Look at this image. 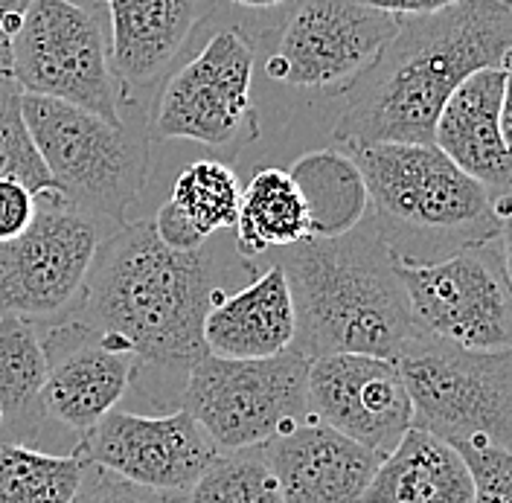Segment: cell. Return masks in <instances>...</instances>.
Instances as JSON below:
<instances>
[{
	"label": "cell",
	"mask_w": 512,
	"mask_h": 503,
	"mask_svg": "<svg viewBox=\"0 0 512 503\" xmlns=\"http://www.w3.org/2000/svg\"><path fill=\"white\" fill-rule=\"evenodd\" d=\"M486 67L512 70L507 0H460L443 12L408 15L347 91L332 137L341 149L361 143L431 146L448 96Z\"/></svg>",
	"instance_id": "6da1fadb"
},
{
	"label": "cell",
	"mask_w": 512,
	"mask_h": 503,
	"mask_svg": "<svg viewBox=\"0 0 512 503\" xmlns=\"http://www.w3.org/2000/svg\"><path fill=\"white\" fill-rule=\"evenodd\" d=\"M216 283V251H172L152 221L114 227L96 253L79 306L64 317L134 355L137 370L187 378L207 355L204 317Z\"/></svg>",
	"instance_id": "7a4b0ae2"
},
{
	"label": "cell",
	"mask_w": 512,
	"mask_h": 503,
	"mask_svg": "<svg viewBox=\"0 0 512 503\" xmlns=\"http://www.w3.org/2000/svg\"><path fill=\"white\" fill-rule=\"evenodd\" d=\"M297 332L294 349L309 361L355 352L396 361L419 335L396 253L373 216L335 239H303L283 248Z\"/></svg>",
	"instance_id": "3957f363"
},
{
	"label": "cell",
	"mask_w": 512,
	"mask_h": 503,
	"mask_svg": "<svg viewBox=\"0 0 512 503\" xmlns=\"http://www.w3.org/2000/svg\"><path fill=\"white\" fill-rule=\"evenodd\" d=\"M361 169L370 216L405 262H437L498 236L495 189L434 143H361L344 149Z\"/></svg>",
	"instance_id": "277c9868"
},
{
	"label": "cell",
	"mask_w": 512,
	"mask_h": 503,
	"mask_svg": "<svg viewBox=\"0 0 512 503\" xmlns=\"http://www.w3.org/2000/svg\"><path fill=\"white\" fill-rule=\"evenodd\" d=\"M21 111L64 201L108 227L126 224L149 178L146 134L50 96L24 94Z\"/></svg>",
	"instance_id": "5b68a950"
},
{
	"label": "cell",
	"mask_w": 512,
	"mask_h": 503,
	"mask_svg": "<svg viewBox=\"0 0 512 503\" xmlns=\"http://www.w3.org/2000/svg\"><path fill=\"white\" fill-rule=\"evenodd\" d=\"M396 367L411 396L414 428L454 448L483 440L512 451V346L466 349L419 332Z\"/></svg>",
	"instance_id": "8992f818"
},
{
	"label": "cell",
	"mask_w": 512,
	"mask_h": 503,
	"mask_svg": "<svg viewBox=\"0 0 512 503\" xmlns=\"http://www.w3.org/2000/svg\"><path fill=\"white\" fill-rule=\"evenodd\" d=\"M181 408L224 451H242L274 440L312 419L309 358L288 346L271 358L204 355L181 387Z\"/></svg>",
	"instance_id": "52a82bcc"
},
{
	"label": "cell",
	"mask_w": 512,
	"mask_h": 503,
	"mask_svg": "<svg viewBox=\"0 0 512 503\" xmlns=\"http://www.w3.org/2000/svg\"><path fill=\"white\" fill-rule=\"evenodd\" d=\"M111 230L56 189L41 192L30 227L0 242V315L24 317L38 329L62 323L79 306Z\"/></svg>",
	"instance_id": "ba28073f"
},
{
	"label": "cell",
	"mask_w": 512,
	"mask_h": 503,
	"mask_svg": "<svg viewBox=\"0 0 512 503\" xmlns=\"http://www.w3.org/2000/svg\"><path fill=\"white\" fill-rule=\"evenodd\" d=\"M12 76L24 94L50 96L126 123L105 18L70 0H32L12 32Z\"/></svg>",
	"instance_id": "9c48e42d"
},
{
	"label": "cell",
	"mask_w": 512,
	"mask_h": 503,
	"mask_svg": "<svg viewBox=\"0 0 512 503\" xmlns=\"http://www.w3.org/2000/svg\"><path fill=\"white\" fill-rule=\"evenodd\" d=\"M396 274L419 332L466 349L512 346V283L498 236L437 262L396 256Z\"/></svg>",
	"instance_id": "30bf717a"
},
{
	"label": "cell",
	"mask_w": 512,
	"mask_h": 503,
	"mask_svg": "<svg viewBox=\"0 0 512 503\" xmlns=\"http://www.w3.org/2000/svg\"><path fill=\"white\" fill-rule=\"evenodd\" d=\"M256 53L239 30L216 32L201 53L175 70L152 114V137L224 149L259 134L251 82Z\"/></svg>",
	"instance_id": "8fae6325"
},
{
	"label": "cell",
	"mask_w": 512,
	"mask_h": 503,
	"mask_svg": "<svg viewBox=\"0 0 512 503\" xmlns=\"http://www.w3.org/2000/svg\"><path fill=\"white\" fill-rule=\"evenodd\" d=\"M399 21L364 0H297L265 73L288 88L347 94L379 59Z\"/></svg>",
	"instance_id": "7c38bea8"
},
{
	"label": "cell",
	"mask_w": 512,
	"mask_h": 503,
	"mask_svg": "<svg viewBox=\"0 0 512 503\" xmlns=\"http://www.w3.org/2000/svg\"><path fill=\"white\" fill-rule=\"evenodd\" d=\"M76 454L134 486L184 495L219 448L184 408L172 413L111 410L79 437Z\"/></svg>",
	"instance_id": "4fadbf2b"
},
{
	"label": "cell",
	"mask_w": 512,
	"mask_h": 503,
	"mask_svg": "<svg viewBox=\"0 0 512 503\" xmlns=\"http://www.w3.org/2000/svg\"><path fill=\"white\" fill-rule=\"evenodd\" d=\"M309 410L332 431L390 454L414 425L411 396L396 361L335 352L309 361Z\"/></svg>",
	"instance_id": "5bb4252c"
},
{
	"label": "cell",
	"mask_w": 512,
	"mask_h": 503,
	"mask_svg": "<svg viewBox=\"0 0 512 503\" xmlns=\"http://www.w3.org/2000/svg\"><path fill=\"white\" fill-rule=\"evenodd\" d=\"M38 332L47 352L44 416L82 437L126 399L137 361L131 352L108 346L70 320Z\"/></svg>",
	"instance_id": "9a60e30c"
},
{
	"label": "cell",
	"mask_w": 512,
	"mask_h": 503,
	"mask_svg": "<svg viewBox=\"0 0 512 503\" xmlns=\"http://www.w3.org/2000/svg\"><path fill=\"white\" fill-rule=\"evenodd\" d=\"M283 503H364L382 457L315 416L262 445Z\"/></svg>",
	"instance_id": "2e32d148"
},
{
	"label": "cell",
	"mask_w": 512,
	"mask_h": 503,
	"mask_svg": "<svg viewBox=\"0 0 512 503\" xmlns=\"http://www.w3.org/2000/svg\"><path fill=\"white\" fill-rule=\"evenodd\" d=\"M207 15L204 0H105L108 50L117 82L146 88L184 53Z\"/></svg>",
	"instance_id": "e0dca14e"
},
{
	"label": "cell",
	"mask_w": 512,
	"mask_h": 503,
	"mask_svg": "<svg viewBox=\"0 0 512 503\" xmlns=\"http://www.w3.org/2000/svg\"><path fill=\"white\" fill-rule=\"evenodd\" d=\"M507 70L486 67L457 85L440 111L434 146L483 187H512V152L501 134V96Z\"/></svg>",
	"instance_id": "ac0fdd59"
},
{
	"label": "cell",
	"mask_w": 512,
	"mask_h": 503,
	"mask_svg": "<svg viewBox=\"0 0 512 503\" xmlns=\"http://www.w3.org/2000/svg\"><path fill=\"white\" fill-rule=\"evenodd\" d=\"M297 315L283 265L233 294L219 291L204 317V346L219 358H271L294 344Z\"/></svg>",
	"instance_id": "d6986e66"
},
{
	"label": "cell",
	"mask_w": 512,
	"mask_h": 503,
	"mask_svg": "<svg viewBox=\"0 0 512 503\" xmlns=\"http://www.w3.org/2000/svg\"><path fill=\"white\" fill-rule=\"evenodd\" d=\"M475 483L463 454L422 428H408L373 474L364 503H472Z\"/></svg>",
	"instance_id": "ffe728a7"
},
{
	"label": "cell",
	"mask_w": 512,
	"mask_h": 503,
	"mask_svg": "<svg viewBox=\"0 0 512 503\" xmlns=\"http://www.w3.org/2000/svg\"><path fill=\"white\" fill-rule=\"evenodd\" d=\"M288 175L303 195L309 233L315 239L344 236L370 216L364 175L344 149L309 152L294 160Z\"/></svg>",
	"instance_id": "44dd1931"
},
{
	"label": "cell",
	"mask_w": 512,
	"mask_h": 503,
	"mask_svg": "<svg viewBox=\"0 0 512 503\" xmlns=\"http://www.w3.org/2000/svg\"><path fill=\"white\" fill-rule=\"evenodd\" d=\"M47 352L38 326L18 315H0V442H27L44 416L41 393Z\"/></svg>",
	"instance_id": "7402d4cb"
},
{
	"label": "cell",
	"mask_w": 512,
	"mask_h": 503,
	"mask_svg": "<svg viewBox=\"0 0 512 503\" xmlns=\"http://www.w3.org/2000/svg\"><path fill=\"white\" fill-rule=\"evenodd\" d=\"M233 230L239 256L283 251L312 236L303 195L294 187L288 169H259L248 181V187H242Z\"/></svg>",
	"instance_id": "603a6c76"
},
{
	"label": "cell",
	"mask_w": 512,
	"mask_h": 503,
	"mask_svg": "<svg viewBox=\"0 0 512 503\" xmlns=\"http://www.w3.org/2000/svg\"><path fill=\"white\" fill-rule=\"evenodd\" d=\"M88 463L73 454H47L24 442H0V503H73Z\"/></svg>",
	"instance_id": "cb8c5ba5"
},
{
	"label": "cell",
	"mask_w": 512,
	"mask_h": 503,
	"mask_svg": "<svg viewBox=\"0 0 512 503\" xmlns=\"http://www.w3.org/2000/svg\"><path fill=\"white\" fill-rule=\"evenodd\" d=\"M242 184L224 160H195L172 184L169 204L210 242L239 216Z\"/></svg>",
	"instance_id": "d4e9b609"
},
{
	"label": "cell",
	"mask_w": 512,
	"mask_h": 503,
	"mask_svg": "<svg viewBox=\"0 0 512 503\" xmlns=\"http://www.w3.org/2000/svg\"><path fill=\"white\" fill-rule=\"evenodd\" d=\"M181 503H283L262 445L224 451L181 495Z\"/></svg>",
	"instance_id": "484cf974"
},
{
	"label": "cell",
	"mask_w": 512,
	"mask_h": 503,
	"mask_svg": "<svg viewBox=\"0 0 512 503\" xmlns=\"http://www.w3.org/2000/svg\"><path fill=\"white\" fill-rule=\"evenodd\" d=\"M21 96L24 91L18 88V82L0 88V178L18 181L30 187L35 195H41L56 187L27 128L24 111H21Z\"/></svg>",
	"instance_id": "4316f807"
},
{
	"label": "cell",
	"mask_w": 512,
	"mask_h": 503,
	"mask_svg": "<svg viewBox=\"0 0 512 503\" xmlns=\"http://www.w3.org/2000/svg\"><path fill=\"white\" fill-rule=\"evenodd\" d=\"M463 454L472 483L475 503H512V451L492 442L472 440L457 445Z\"/></svg>",
	"instance_id": "83f0119b"
},
{
	"label": "cell",
	"mask_w": 512,
	"mask_h": 503,
	"mask_svg": "<svg viewBox=\"0 0 512 503\" xmlns=\"http://www.w3.org/2000/svg\"><path fill=\"white\" fill-rule=\"evenodd\" d=\"M73 503H181V495L134 486L123 477L88 463L85 483H82V489H79Z\"/></svg>",
	"instance_id": "f1b7e54d"
},
{
	"label": "cell",
	"mask_w": 512,
	"mask_h": 503,
	"mask_svg": "<svg viewBox=\"0 0 512 503\" xmlns=\"http://www.w3.org/2000/svg\"><path fill=\"white\" fill-rule=\"evenodd\" d=\"M38 210V195L18 181L0 178V242L21 236Z\"/></svg>",
	"instance_id": "f546056e"
},
{
	"label": "cell",
	"mask_w": 512,
	"mask_h": 503,
	"mask_svg": "<svg viewBox=\"0 0 512 503\" xmlns=\"http://www.w3.org/2000/svg\"><path fill=\"white\" fill-rule=\"evenodd\" d=\"M373 9L390 12L396 18H408V15H431V12H443L448 6L460 3V0H364Z\"/></svg>",
	"instance_id": "4dcf8cb0"
},
{
	"label": "cell",
	"mask_w": 512,
	"mask_h": 503,
	"mask_svg": "<svg viewBox=\"0 0 512 503\" xmlns=\"http://www.w3.org/2000/svg\"><path fill=\"white\" fill-rule=\"evenodd\" d=\"M495 213H498V239H501V251H504V268L512 283V187L495 195Z\"/></svg>",
	"instance_id": "1f68e13d"
},
{
	"label": "cell",
	"mask_w": 512,
	"mask_h": 503,
	"mask_svg": "<svg viewBox=\"0 0 512 503\" xmlns=\"http://www.w3.org/2000/svg\"><path fill=\"white\" fill-rule=\"evenodd\" d=\"M32 0H0V24L9 32L18 30L21 18L27 15Z\"/></svg>",
	"instance_id": "d6a6232c"
},
{
	"label": "cell",
	"mask_w": 512,
	"mask_h": 503,
	"mask_svg": "<svg viewBox=\"0 0 512 503\" xmlns=\"http://www.w3.org/2000/svg\"><path fill=\"white\" fill-rule=\"evenodd\" d=\"M15 76H12V32L0 24V88L3 85H12Z\"/></svg>",
	"instance_id": "836d02e7"
},
{
	"label": "cell",
	"mask_w": 512,
	"mask_h": 503,
	"mask_svg": "<svg viewBox=\"0 0 512 503\" xmlns=\"http://www.w3.org/2000/svg\"><path fill=\"white\" fill-rule=\"evenodd\" d=\"M501 134H504V143L512 152V70H507V79H504V96H501Z\"/></svg>",
	"instance_id": "e575fe53"
},
{
	"label": "cell",
	"mask_w": 512,
	"mask_h": 503,
	"mask_svg": "<svg viewBox=\"0 0 512 503\" xmlns=\"http://www.w3.org/2000/svg\"><path fill=\"white\" fill-rule=\"evenodd\" d=\"M236 6H245V9H274V6H283L288 0H230Z\"/></svg>",
	"instance_id": "d590c367"
},
{
	"label": "cell",
	"mask_w": 512,
	"mask_h": 503,
	"mask_svg": "<svg viewBox=\"0 0 512 503\" xmlns=\"http://www.w3.org/2000/svg\"><path fill=\"white\" fill-rule=\"evenodd\" d=\"M70 3H76V6H82V9H88V12H94L99 18H105V0H70Z\"/></svg>",
	"instance_id": "8d00e7d4"
}]
</instances>
